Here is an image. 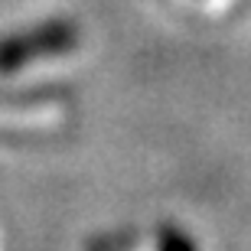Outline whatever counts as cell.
I'll use <instances>...</instances> for the list:
<instances>
[{
    "label": "cell",
    "mask_w": 251,
    "mask_h": 251,
    "mask_svg": "<svg viewBox=\"0 0 251 251\" xmlns=\"http://www.w3.org/2000/svg\"><path fill=\"white\" fill-rule=\"evenodd\" d=\"M157 251H199L196 242L176 225H163L157 232Z\"/></svg>",
    "instance_id": "obj_2"
},
{
    "label": "cell",
    "mask_w": 251,
    "mask_h": 251,
    "mask_svg": "<svg viewBox=\"0 0 251 251\" xmlns=\"http://www.w3.org/2000/svg\"><path fill=\"white\" fill-rule=\"evenodd\" d=\"M78 43V26L69 20H52L36 29H26L20 36H7L0 43V72H13L20 65L43 56H59Z\"/></svg>",
    "instance_id": "obj_1"
}]
</instances>
